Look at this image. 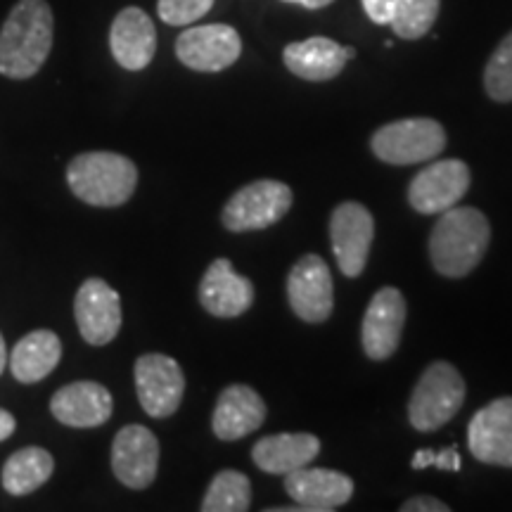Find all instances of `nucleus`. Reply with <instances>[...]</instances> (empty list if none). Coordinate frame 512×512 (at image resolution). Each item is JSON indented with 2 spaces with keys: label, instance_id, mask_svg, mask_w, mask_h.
Here are the masks:
<instances>
[{
  "label": "nucleus",
  "instance_id": "b1692460",
  "mask_svg": "<svg viewBox=\"0 0 512 512\" xmlns=\"http://www.w3.org/2000/svg\"><path fill=\"white\" fill-rule=\"evenodd\" d=\"M55 460L46 448L27 446L15 451L3 465V489L12 496H27L41 489L53 477Z\"/></svg>",
  "mask_w": 512,
  "mask_h": 512
},
{
  "label": "nucleus",
  "instance_id": "2f4dec72",
  "mask_svg": "<svg viewBox=\"0 0 512 512\" xmlns=\"http://www.w3.org/2000/svg\"><path fill=\"white\" fill-rule=\"evenodd\" d=\"M15 427H17L15 415L8 413V411H3V408H0V441L10 439L12 432H15Z\"/></svg>",
  "mask_w": 512,
  "mask_h": 512
},
{
  "label": "nucleus",
  "instance_id": "72a5a7b5",
  "mask_svg": "<svg viewBox=\"0 0 512 512\" xmlns=\"http://www.w3.org/2000/svg\"><path fill=\"white\" fill-rule=\"evenodd\" d=\"M283 3H294V5H302V8H309V10H320V8H325V5L335 3V0H283Z\"/></svg>",
  "mask_w": 512,
  "mask_h": 512
},
{
  "label": "nucleus",
  "instance_id": "dca6fc26",
  "mask_svg": "<svg viewBox=\"0 0 512 512\" xmlns=\"http://www.w3.org/2000/svg\"><path fill=\"white\" fill-rule=\"evenodd\" d=\"M285 491L304 512H332L351 501L354 482L337 470L306 465L285 475Z\"/></svg>",
  "mask_w": 512,
  "mask_h": 512
},
{
  "label": "nucleus",
  "instance_id": "39448f33",
  "mask_svg": "<svg viewBox=\"0 0 512 512\" xmlns=\"http://www.w3.org/2000/svg\"><path fill=\"white\" fill-rule=\"evenodd\" d=\"M373 155L384 164L411 166L432 162L446 147V131L439 121L418 117L399 119L377 128L370 138Z\"/></svg>",
  "mask_w": 512,
  "mask_h": 512
},
{
  "label": "nucleus",
  "instance_id": "7ed1b4c3",
  "mask_svg": "<svg viewBox=\"0 0 512 512\" xmlns=\"http://www.w3.org/2000/svg\"><path fill=\"white\" fill-rule=\"evenodd\" d=\"M67 183L91 207H121L136 192L138 169L117 152H83L69 162Z\"/></svg>",
  "mask_w": 512,
  "mask_h": 512
},
{
  "label": "nucleus",
  "instance_id": "6ab92c4d",
  "mask_svg": "<svg viewBox=\"0 0 512 512\" xmlns=\"http://www.w3.org/2000/svg\"><path fill=\"white\" fill-rule=\"evenodd\" d=\"M114 60L128 72H140L157 53V29L150 15L140 8H124L114 17L110 29Z\"/></svg>",
  "mask_w": 512,
  "mask_h": 512
},
{
  "label": "nucleus",
  "instance_id": "423d86ee",
  "mask_svg": "<svg viewBox=\"0 0 512 512\" xmlns=\"http://www.w3.org/2000/svg\"><path fill=\"white\" fill-rule=\"evenodd\" d=\"M292 207V190L283 181H254L235 192L223 207L221 221L230 233H249L275 226Z\"/></svg>",
  "mask_w": 512,
  "mask_h": 512
},
{
  "label": "nucleus",
  "instance_id": "c85d7f7f",
  "mask_svg": "<svg viewBox=\"0 0 512 512\" xmlns=\"http://www.w3.org/2000/svg\"><path fill=\"white\" fill-rule=\"evenodd\" d=\"M361 3H363V10H366V15L373 19L375 24H389L392 22L396 3H399V0H361Z\"/></svg>",
  "mask_w": 512,
  "mask_h": 512
},
{
  "label": "nucleus",
  "instance_id": "c9c22d12",
  "mask_svg": "<svg viewBox=\"0 0 512 512\" xmlns=\"http://www.w3.org/2000/svg\"><path fill=\"white\" fill-rule=\"evenodd\" d=\"M344 55H347V60H354L356 50L354 48H344Z\"/></svg>",
  "mask_w": 512,
  "mask_h": 512
},
{
  "label": "nucleus",
  "instance_id": "f3484780",
  "mask_svg": "<svg viewBox=\"0 0 512 512\" xmlns=\"http://www.w3.org/2000/svg\"><path fill=\"white\" fill-rule=\"evenodd\" d=\"M112 411L114 401L110 389L91 380L64 384L50 399L53 418L67 427H79V430L105 425L112 418Z\"/></svg>",
  "mask_w": 512,
  "mask_h": 512
},
{
  "label": "nucleus",
  "instance_id": "1a4fd4ad",
  "mask_svg": "<svg viewBox=\"0 0 512 512\" xmlns=\"http://www.w3.org/2000/svg\"><path fill=\"white\" fill-rule=\"evenodd\" d=\"M470 169L460 159H441L420 171L408 185V202L418 214L434 216L456 207L470 190Z\"/></svg>",
  "mask_w": 512,
  "mask_h": 512
},
{
  "label": "nucleus",
  "instance_id": "4468645a",
  "mask_svg": "<svg viewBox=\"0 0 512 512\" xmlns=\"http://www.w3.org/2000/svg\"><path fill=\"white\" fill-rule=\"evenodd\" d=\"M74 316L81 337L93 347L110 344L121 330V299L105 280L88 278L74 299Z\"/></svg>",
  "mask_w": 512,
  "mask_h": 512
},
{
  "label": "nucleus",
  "instance_id": "f257e3e1",
  "mask_svg": "<svg viewBox=\"0 0 512 512\" xmlns=\"http://www.w3.org/2000/svg\"><path fill=\"white\" fill-rule=\"evenodd\" d=\"M55 19L46 0H19L0 29V74L29 79L53 50Z\"/></svg>",
  "mask_w": 512,
  "mask_h": 512
},
{
  "label": "nucleus",
  "instance_id": "a211bd4d",
  "mask_svg": "<svg viewBox=\"0 0 512 512\" xmlns=\"http://www.w3.org/2000/svg\"><path fill=\"white\" fill-rule=\"evenodd\" d=\"M200 304L216 318H238L254 304L252 280L235 271L228 259H216L202 275Z\"/></svg>",
  "mask_w": 512,
  "mask_h": 512
},
{
  "label": "nucleus",
  "instance_id": "bb28decb",
  "mask_svg": "<svg viewBox=\"0 0 512 512\" xmlns=\"http://www.w3.org/2000/svg\"><path fill=\"white\" fill-rule=\"evenodd\" d=\"M484 88L491 100L512 102V31L498 43L484 69Z\"/></svg>",
  "mask_w": 512,
  "mask_h": 512
},
{
  "label": "nucleus",
  "instance_id": "5701e85b",
  "mask_svg": "<svg viewBox=\"0 0 512 512\" xmlns=\"http://www.w3.org/2000/svg\"><path fill=\"white\" fill-rule=\"evenodd\" d=\"M62 342L53 330H34L17 342L10 354V370L17 382L36 384L57 368Z\"/></svg>",
  "mask_w": 512,
  "mask_h": 512
},
{
  "label": "nucleus",
  "instance_id": "9b49d317",
  "mask_svg": "<svg viewBox=\"0 0 512 512\" xmlns=\"http://www.w3.org/2000/svg\"><path fill=\"white\" fill-rule=\"evenodd\" d=\"M242 53L240 34L228 24H204L185 29L176 41V55L195 72H223L238 62Z\"/></svg>",
  "mask_w": 512,
  "mask_h": 512
},
{
  "label": "nucleus",
  "instance_id": "7c9ffc66",
  "mask_svg": "<svg viewBox=\"0 0 512 512\" xmlns=\"http://www.w3.org/2000/svg\"><path fill=\"white\" fill-rule=\"evenodd\" d=\"M460 453L456 446H448L444 451H437L434 453V467H439V470H448V472H458L460 470Z\"/></svg>",
  "mask_w": 512,
  "mask_h": 512
},
{
  "label": "nucleus",
  "instance_id": "f03ea898",
  "mask_svg": "<svg viewBox=\"0 0 512 512\" xmlns=\"http://www.w3.org/2000/svg\"><path fill=\"white\" fill-rule=\"evenodd\" d=\"M430 235V259L444 278H465L479 266L491 242L489 219L475 207L441 211Z\"/></svg>",
  "mask_w": 512,
  "mask_h": 512
},
{
  "label": "nucleus",
  "instance_id": "20e7f679",
  "mask_svg": "<svg viewBox=\"0 0 512 512\" xmlns=\"http://www.w3.org/2000/svg\"><path fill=\"white\" fill-rule=\"evenodd\" d=\"M465 401V380L456 366L434 361L415 384L408 401V420L418 432H437L456 418Z\"/></svg>",
  "mask_w": 512,
  "mask_h": 512
},
{
  "label": "nucleus",
  "instance_id": "f8f14e48",
  "mask_svg": "<svg viewBox=\"0 0 512 512\" xmlns=\"http://www.w3.org/2000/svg\"><path fill=\"white\" fill-rule=\"evenodd\" d=\"M467 446L479 463L512 467V396L486 403L472 415Z\"/></svg>",
  "mask_w": 512,
  "mask_h": 512
},
{
  "label": "nucleus",
  "instance_id": "c756f323",
  "mask_svg": "<svg viewBox=\"0 0 512 512\" xmlns=\"http://www.w3.org/2000/svg\"><path fill=\"white\" fill-rule=\"evenodd\" d=\"M446 503H441L439 498H432V496H415V498H408L406 503L401 505V512H448Z\"/></svg>",
  "mask_w": 512,
  "mask_h": 512
},
{
  "label": "nucleus",
  "instance_id": "393cba45",
  "mask_svg": "<svg viewBox=\"0 0 512 512\" xmlns=\"http://www.w3.org/2000/svg\"><path fill=\"white\" fill-rule=\"evenodd\" d=\"M252 505V484L238 470H221L211 479L202 512H245Z\"/></svg>",
  "mask_w": 512,
  "mask_h": 512
},
{
  "label": "nucleus",
  "instance_id": "a878e982",
  "mask_svg": "<svg viewBox=\"0 0 512 512\" xmlns=\"http://www.w3.org/2000/svg\"><path fill=\"white\" fill-rule=\"evenodd\" d=\"M441 10V0H399L389 27L403 41H418L432 29Z\"/></svg>",
  "mask_w": 512,
  "mask_h": 512
},
{
  "label": "nucleus",
  "instance_id": "9d476101",
  "mask_svg": "<svg viewBox=\"0 0 512 512\" xmlns=\"http://www.w3.org/2000/svg\"><path fill=\"white\" fill-rule=\"evenodd\" d=\"M287 302L306 323H323L335 306L332 275L323 256L306 254L287 275Z\"/></svg>",
  "mask_w": 512,
  "mask_h": 512
},
{
  "label": "nucleus",
  "instance_id": "6e6552de",
  "mask_svg": "<svg viewBox=\"0 0 512 512\" xmlns=\"http://www.w3.org/2000/svg\"><path fill=\"white\" fill-rule=\"evenodd\" d=\"M138 401L150 418H169L181 408L185 375L176 358L145 354L136 361Z\"/></svg>",
  "mask_w": 512,
  "mask_h": 512
},
{
  "label": "nucleus",
  "instance_id": "4be33fe9",
  "mask_svg": "<svg viewBox=\"0 0 512 512\" xmlns=\"http://www.w3.org/2000/svg\"><path fill=\"white\" fill-rule=\"evenodd\" d=\"M285 67L304 81H330L342 74L347 55L344 46L325 36L290 43L283 53Z\"/></svg>",
  "mask_w": 512,
  "mask_h": 512
},
{
  "label": "nucleus",
  "instance_id": "412c9836",
  "mask_svg": "<svg viewBox=\"0 0 512 512\" xmlns=\"http://www.w3.org/2000/svg\"><path fill=\"white\" fill-rule=\"evenodd\" d=\"M320 453V439L316 434H273L259 439L252 448V460L259 470L268 475H290L299 467L311 465Z\"/></svg>",
  "mask_w": 512,
  "mask_h": 512
},
{
  "label": "nucleus",
  "instance_id": "0eeeda50",
  "mask_svg": "<svg viewBox=\"0 0 512 512\" xmlns=\"http://www.w3.org/2000/svg\"><path fill=\"white\" fill-rule=\"evenodd\" d=\"M375 238L373 214L358 202H342L332 211L330 242L337 266L347 278H358L368 264L370 245Z\"/></svg>",
  "mask_w": 512,
  "mask_h": 512
},
{
  "label": "nucleus",
  "instance_id": "473e14b6",
  "mask_svg": "<svg viewBox=\"0 0 512 512\" xmlns=\"http://www.w3.org/2000/svg\"><path fill=\"white\" fill-rule=\"evenodd\" d=\"M434 453L437 451H430V448H425V451H418L411 460V467L413 470H425V467L434 465Z\"/></svg>",
  "mask_w": 512,
  "mask_h": 512
},
{
  "label": "nucleus",
  "instance_id": "2eb2a0df",
  "mask_svg": "<svg viewBox=\"0 0 512 512\" xmlns=\"http://www.w3.org/2000/svg\"><path fill=\"white\" fill-rule=\"evenodd\" d=\"M159 441L143 425L121 427L112 444V472L128 489H147L157 477Z\"/></svg>",
  "mask_w": 512,
  "mask_h": 512
},
{
  "label": "nucleus",
  "instance_id": "aec40b11",
  "mask_svg": "<svg viewBox=\"0 0 512 512\" xmlns=\"http://www.w3.org/2000/svg\"><path fill=\"white\" fill-rule=\"evenodd\" d=\"M266 403L247 384H230L216 401L211 427L221 441L245 439L264 425Z\"/></svg>",
  "mask_w": 512,
  "mask_h": 512
},
{
  "label": "nucleus",
  "instance_id": "cd10ccee",
  "mask_svg": "<svg viewBox=\"0 0 512 512\" xmlns=\"http://www.w3.org/2000/svg\"><path fill=\"white\" fill-rule=\"evenodd\" d=\"M211 8H214V0H159L157 3L159 19L164 24H171V27L195 24Z\"/></svg>",
  "mask_w": 512,
  "mask_h": 512
},
{
  "label": "nucleus",
  "instance_id": "ddd939ff",
  "mask_svg": "<svg viewBox=\"0 0 512 512\" xmlns=\"http://www.w3.org/2000/svg\"><path fill=\"white\" fill-rule=\"evenodd\" d=\"M406 325V299L396 287H382L370 299L361 325L363 351L373 361H387L399 349Z\"/></svg>",
  "mask_w": 512,
  "mask_h": 512
},
{
  "label": "nucleus",
  "instance_id": "f704fd0d",
  "mask_svg": "<svg viewBox=\"0 0 512 512\" xmlns=\"http://www.w3.org/2000/svg\"><path fill=\"white\" fill-rule=\"evenodd\" d=\"M5 363H8V349H5V339L0 335V373L5 370Z\"/></svg>",
  "mask_w": 512,
  "mask_h": 512
}]
</instances>
